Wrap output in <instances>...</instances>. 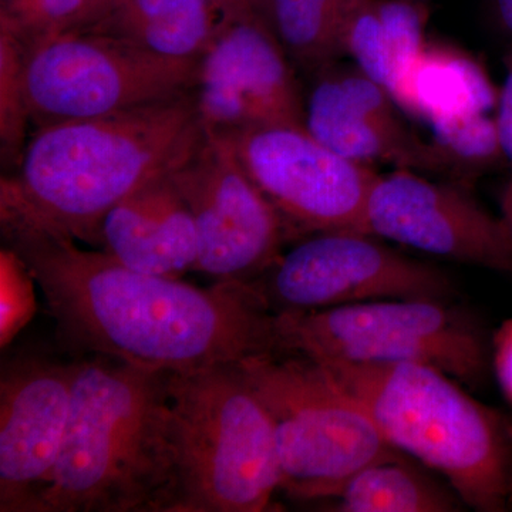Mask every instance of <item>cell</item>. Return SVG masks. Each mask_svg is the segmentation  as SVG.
I'll return each mask as SVG.
<instances>
[{"label": "cell", "instance_id": "cell-1", "mask_svg": "<svg viewBox=\"0 0 512 512\" xmlns=\"http://www.w3.org/2000/svg\"><path fill=\"white\" fill-rule=\"evenodd\" d=\"M0 227L77 356L187 373L276 350L275 313L251 284L146 274L19 215L0 212Z\"/></svg>", "mask_w": 512, "mask_h": 512}, {"label": "cell", "instance_id": "cell-2", "mask_svg": "<svg viewBox=\"0 0 512 512\" xmlns=\"http://www.w3.org/2000/svg\"><path fill=\"white\" fill-rule=\"evenodd\" d=\"M202 134L194 92L110 116L46 124L26 144L18 173L2 178L0 212L101 245L106 215L183 163Z\"/></svg>", "mask_w": 512, "mask_h": 512}, {"label": "cell", "instance_id": "cell-3", "mask_svg": "<svg viewBox=\"0 0 512 512\" xmlns=\"http://www.w3.org/2000/svg\"><path fill=\"white\" fill-rule=\"evenodd\" d=\"M170 372L76 356L62 451L28 512H171Z\"/></svg>", "mask_w": 512, "mask_h": 512}, {"label": "cell", "instance_id": "cell-4", "mask_svg": "<svg viewBox=\"0 0 512 512\" xmlns=\"http://www.w3.org/2000/svg\"><path fill=\"white\" fill-rule=\"evenodd\" d=\"M320 365L365 406L384 439L440 473L468 507H510L511 426L454 377L412 362Z\"/></svg>", "mask_w": 512, "mask_h": 512}, {"label": "cell", "instance_id": "cell-5", "mask_svg": "<svg viewBox=\"0 0 512 512\" xmlns=\"http://www.w3.org/2000/svg\"><path fill=\"white\" fill-rule=\"evenodd\" d=\"M171 512H261L281 491L271 417L237 363L168 375Z\"/></svg>", "mask_w": 512, "mask_h": 512}, {"label": "cell", "instance_id": "cell-6", "mask_svg": "<svg viewBox=\"0 0 512 512\" xmlns=\"http://www.w3.org/2000/svg\"><path fill=\"white\" fill-rule=\"evenodd\" d=\"M238 366L271 417L289 498H333L363 468L399 458L365 406L316 360L269 352Z\"/></svg>", "mask_w": 512, "mask_h": 512}, {"label": "cell", "instance_id": "cell-7", "mask_svg": "<svg viewBox=\"0 0 512 512\" xmlns=\"http://www.w3.org/2000/svg\"><path fill=\"white\" fill-rule=\"evenodd\" d=\"M275 352L320 363H423L460 383L483 382L488 348L470 316L441 299H383L275 313Z\"/></svg>", "mask_w": 512, "mask_h": 512}, {"label": "cell", "instance_id": "cell-8", "mask_svg": "<svg viewBox=\"0 0 512 512\" xmlns=\"http://www.w3.org/2000/svg\"><path fill=\"white\" fill-rule=\"evenodd\" d=\"M200 59L156 55L84 30L60 33L29 50L30 120L42 127L96 119L192 93Z\"/></svg>", "mask_w": 512, "mask_h": 512}, {"label": "cell", "instance_id": "cell-9", "mask_svg": "<svg viewBox=\"0 0 512 512\" xmlns=\"http://www.w3.org/2000/svg\"><path fill=\"white\" fill-rule=\"evenodd\" d=\"M274 313H302L383 301L444 299L450 278L359 231L309 235L251 284Z\"/></svg>", "mask_w": 512, "mask_h": 512}, {"label": "cell", "instance_id": "cell-10", "mask_svg": "<svg viewBox=\"0 0 512 512\" xmlns=\"http://www.w3.org/2000/svg\"><path fill=\"white\" fill-rule=\"evenodd\" d=\"M171 177L197 229L192 271L212 282L252 284L278 261L288 241L284 224L227 137L204 128L200 143Z\"/></svg>", "mask_w": 512, "mask_h": 512}, {"label": "cell", "instance_id": "cell-11", "mask_svg": "<svg viewBox=\"0 0 512 512\" xmlns=\"http://www.w3.org/2000/svg\"><path fill=\"white\" fill-rule=\"evenodd\" d=\"M227 137L245 171L278 212L286 237L363 232L377 174L330 150L306 127L249 128Z\"/></svg>", "mask_w": 512, "mask_h": 512}, {"label": "cell", "instance_id": "cell-12", "mask_svg": "<svg viewBox=\"0 0 512 512\" xmlns=\"http://www.w3.org/2000/svg\"><path fill=\"white\" fill-rule=\"evenodd\" d=\"M363 232L427 255L512 274V232L458 183L394 168L377 175Z\"/></svg>", "mask_w": 512, "mask_h": 512}, {"label": "cell", "instance_id": "cell-13", "mask_svg": "<svg viewBox=\"0 0 512 512\" xmlns=\"http://www.w3.org/2000/svg\"><path fill=\"white\" fill-rule=\"evenodd\" d=\"M194 94L202 126L215 133L306 127L288 53L268 20L222 19L202 53Z\"/></svg>", "mask_w": 512, "mask_h": 512}, {"label": "cell", "instance_id": "cell-14", "mask_svg": "<svg viewBox=\"0 0 512 512\" xmlns=\"http://www.w3.org/2000/svg\"><path fill=\"white\" fill-rule=\"evenodd\" d=\"M76 357L19 353L0 375V512H28L62 451Z\"/></svg>", "mask_w": 512, "mask_h": 512}, {"label": "cell", "instance_id": "cell-15", "mask_svg": "<svg viewBox=\"0 0 512 512\" xmlns=\"http://www.w3.org/2000/svg\"><path fill=\"white\" fill-rule=\"evenodd\" d=\"M305 126L320 143L356 163L447 174L436 148L409 127L392 94L356 64L336 62L318 72Z\"/></svg>", "mask_w": 512, "mask_h": 512}, {"label": "cell", "instance_id": "cell-16", "mask_svg": "<svg viewBox=\"0 0 512 512\" xmlns=\"http://www.w3.org/2000/svg\"><path fill=\"white\" fill-rule=\"evenodd\" d=\"M101 247L146 274L180 279L194 269L197 229L171 173L138 188L106 215Z\"/></svg>", "mask_w": 512, "mask_h": 512}, {"label": "cell", "instance_id": "cell-17", "mask_svg": "<svg viewBox=\"0 0 512 512\" xmlns=\"http://www.w3.org/2000/svg\"><path fill=\"white\" fill-rule=\"evenodd\" d=\"M400 109L429 126L431 138L495 116L498 92L483 66L461 50L426 43L392 92Z\"/></svg>", "mask_w": 512, "mask_h": 512}, {"label": "cell", "instance_id": "cell-18", "mask_svg": "<svg viewBox=\"0 0 512 512\" xmlns=\"http://www.w3.org/2000/svg\"><path fill=\"white\" fill-rule=\"evenodd\" d=\"M222 16L212 0H117L84 32L123 40L156 55L201 57Z\"/></svg>", "mask_w": 512, "mask_h": 512}, {"label": "cell", "instance_id": "cell-19", "mask_svg": "<svg viewBox=\"0 0 512 512\" xmlns=\"http://www.w3.org/2000/svg\"><path fill=\"white\" fill-rule=\"evenodd\" d=\"M426 23L417 0H360L343 33L345 56L392 94L426 46Z\"/></svg>", "mask_w": 512, "mask_h": 512}, {"label": "cell", "instance_id": "cell-20", "mask_svg": "<svg viewBox=\"0 0 512 512\" xmlns=\"http://www.w3.org/2000/svg\"><path fill=\"white\" fill-rule=\"evenodd\" d=\"M359 2L272 0V28L289 59L318 73L345 56L343 33Z\"/></svg>", "mask_w": 512, "mask_h": 512}, {"label": "cell", "instance_id": "cell-21", "mask_svg": "<svg viewBox=\"0 0 512 512\" xmlns=\"http://www.w3.org/2000/svg\"><path fill=\"white\" fill-rule=\"evenodd\" d=\"M342 512H451L453 497L404 466L400 458L380 461L355 474L333 497Z\"/></svg>", "mask_w": 512, "mask_h": 512}, {"label": "cell", "instance_id": "cell-22", "mask_svg": "<svg viewBox=\"0 0 512 512\" xmlns=\"http://www.w3.org/2000/svg\"><path fill=\"white\" fill-rule=\"evenodd\" d=\"M29 47L8 26L0 25V143L3 161L23 156L30 120L26 64Z\"/></svg>", "mask_w": 512, "mask_h": 512}, {"label": "cell", "instance_id": "cell-23", "mask_svg": "<svg viewBox=\"0 0 512 512\" xmlns=\"http://www.w3.org/2000/svg\"><path fill=\"white\" fill-rule=\"evenodd\" d=\"M86 0H0V25L8 26L29 50L76 28Z\"/></svg>", "mask_w": 512, "mask_h": 512}, {"label": "cell", "instance_id": "cell-24", "mask_svg": "<svg viewBox=\"0 0 512 512\" xmlns=\"http://www.w3.org/2000/svg\"><path fill=\"white\" fill-rule=\"evenodd\" d=\"M504 67L505 77L503 86L498 90L495 123H497L498 140H500L504 161L512 175V43L505 53Z\"/></svg>", "mask_w": 512, "mask_h": 512}, {"label": "cell", "instance_id": "cell-25", "mask_svg": "<svg viewBox=\"0 0 512 512\" xmlns=\"http://www.w3.org/2000/svg\"><path fill=\"white\" fill-rule=\"evenodd\" d=\"M493 363L498 383L512 403V319L504 322L495 333Z\"/></svg>", "mask_w": 512, "mask_h": 512}, {"label": "cell", "instance_id": "cell-26", "mask_svg": "<svg viewBox=\"0 0 512 512\" xmlns=\"http://www.w3.org/2000/svg\"><path fill=\"white\" fill-rule=\"evenodd\" d=\"M212 3L222 19H264L271 23L272 0H212Z\"/></svg>", "mask_w": 512, "mask_h": 512}, {"label": "cell", "instance_id": "cell-27", "mask_svg": "<svg viewBox=\"0 0 512 512\" xmlns=\"http://www.w3.org/2000/svg\"><path fill=\"white\" fill-rule=\"evenodd\" d=\"M490 12L497 28L512 43V0H490Z\"/></svg>", "mask_w": 512, "mask_h": 512}, {"label": "cell", "instance_id": "cell-28", "mask_svg": "<svg viewBox=\"0 0 512 512\" xmlns=\"http://www.w3.org/2000/svg\"><path fill=\"white\" fill-rule=\"evenodd\" d=\"M116 2L117 0H86L82 18H80L76 28L72 30L84 29L87 28V26L93 25V23L99 20ZM67 32H69V30H67Z\"/></svg>", "mask_w": 512, "mask_h": 512}, {"label": "cell", "instance_id": "cell-29", "mask_svg": "<svg viewBox=\"0 0 512 512\" xmlns=\"http://www.w3.org/2000/svg\"><path fill=\"white\" fill-rule=\"evenodd\" d=\"M501 212H503V218L512 232V175L505 185L503 195H501Z\"/></svg>", "mask_w": 512, "mask_h": 512}]
</instances>
